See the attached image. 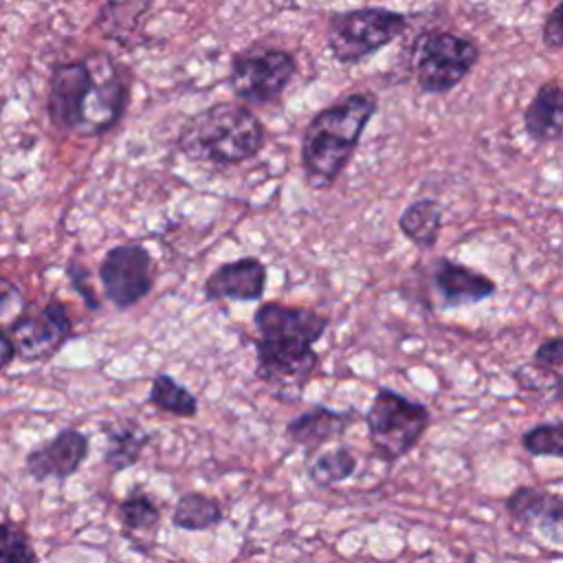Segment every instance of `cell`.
<instances>
[{"label": "cell", "mask_w": 563, "mask_h": 563, "mask_svg": "<svg viewBox=\"0 0 563 563\" xmlns=\"http://www.w3.org/2000/svg\"><path fill=\"white\" fill-rule=\"evenodd\" d=\"M330 319L314 308L264 301L253 312L255 378L275 398L295 402L303 396L319 367L314 343L325 334Z\"/></svg>", "instance_id": "cell-1"}, {"label": "cell", "mask_w": 563, "mask_h": 563, "mask_svg": "<svg viewBox=\"0 0 563 563\" xmlns=\"http://www.w3.org/2000/svg\"><path fill=\"white\" fill-rule=\"evenodd\" d=\"M125 101L128 84L108 53L53 66L46 108L62 132L101 134L119 121Z\"/></svg>", "instance_id": "cell-2"}, {"label": "cell", "mask_w": 563, "mask_h": 563, "mask_svg": "<svg viewBox=\"0 0 563 563\" xmlns=\"http://www.w3.org/2000/svg\"><path fill=\"white\" fill-rule=\"evenodd\" d=\"M376 110V95L361 90L321 108L308 121L299 150L308 187L325 189L343 174Z\"/></svg>", "instance_id": "cell-3"}, {"label": "cell", "mask_w": 563, "mask_h": 563, "mask_svg": "<svg viewBox=\"0 0 563 563\" xmlns=\"http://www.w3.org/2000/svg\"><path fill=\"white\" fill-rule=\"evenodd\" d=\"M266 141V128L253 110L235 101L213 103L191 114L178 132V150L196 163L235 165L253 158Z\"/></svg>", "instance_id": "cell-4"}, {"label": "cell", "mask_w": 563, "mask_h": 563, "mask_svg": "<svg viewBox=\"0 0 563 563\" xmlns=\"http://www.w3.org/2000/svg\"><path fill=\"white\" fill-rule=\"evenodd\" d=\"M363 422L376 457L394 464L420 442L431 424V411L420 400L389 387H378L363 413Z\"/></svg>", "instance_id": "cell-5"}, {"label": "cell", "mask_w": 563, "mask_h": 563, "mask_svg": "<svg viewBox=\"0 0 563 563\" xmlns=\"http://www.w3.org/2000/svg\"><path fill=\"white\" fill-rule=\"evenodd\" d=\"M409 26L405 13L385 7H363L339 11L328 18L325 46L345 66H354L389 46Z\"/></svg>", "instance_id": "cell-6"}, {"label": "cell", "mask_w": 563, "mask_h": 563, "mask_svg": "<svg viewBox=\"0 0 563 563\" xmlns=\"http://www.w3.org/2000/svg\"><path fill=\"white\" fill-rule=\"evenodd\" d=\"M475 40L453 31H424L411 42V70L427 95H446L460 86L479 62Z\"/></svg>", "instance_id": "cell-7"}, {"label": "cell", "mask_w": 563, "mask_h": 563, "mask_svg": "<svg viewBox=\"0 0 563 563\" xmlns=\"http://www.w3.org/2000/svg\"><path fill=\"white\" fill-rule=\"evenodd\" d=\"M297 73V59L284 48L251 46L231 62L229 86L240 101L268 106L277 101Z\"/></svg>", "instance_id": "cell-8"}, {"label": "cell", "mask_w": 563, "mask_h": 563, "mask_svg": "<svg viewBox=\"0 0 563 563\" xmlns=\"http://www.w3.org/2000/svg\"><path fill=\"white\" fill-rule=\"evenodd\" d=\"M106 297L121 310L139 303L154 284V262L141 244H119L106 253L99 266Z\"/></svg>", "instance_id": "cell-9"}, {"label": "cell", "mask_w": 563, "mask_h": 563, "mask_svg": "<svg viewBox=\"0 0 563 563\" xmlns=\"http://www.w3.org/2000/svg\"><path fill=\"white\" fill-rule=\"evenodd\" d=\"M73 334L70 317L59 301L46 303L37 314L20 317L9 328L15 356L22 361H44L53 356Z\"/></svg>", "instance_id": "cell-10"}, {"label": "cell", "mask_w": 563, "mask_h": 563, "mask_svg": "<svg viewBox=\"0 0 563 563\" xmlns=\"http://www.w3.org/2000/svg\"><path fill=\"white\" fill-rule=\"evenodd\" d=\"M427 277L438 299V306L444 310L475 306L493 297L497 290V284L488 275L477 273L449 257L433 260L429 264Z\"/></svg>", "instance_id": "cell-11"}, {"label": "cell", "mask_w": 563, "mask_h": 563, "mask_svg": "<svg viewBox=\"0 0 563 563\" xmlns=\"http://www.w3.org/2000/svg\"><path fill=\"white\" fill-rule=\"evenodd\" d=\"M506 512L523 528H534L548 543L563 548V495L517 486L504 499Z\"/></svg>", "instance_id": "cell-12"}, {"label": "cell", "mask_w": 563, "mask_h": 563, "mask_svg": "<svg viewBox=\"0 0 563 563\" xmlns=\"http://www.w3.org/2000/svg\"><path fill=\"white\" fill-rule=\"evenodd\" d=\"M358 420L354 409H330L325 405H312L286 422L284 435L290 444L301 446L306 460L314 457L319 449L343 438V433Z\"/></svg>", "instance_id": "cell-13"}, {"label": "cell", "mask_w": 563, "mask_h": 563, "mask_svg": "<svg viewBox=\"0 0 563 563\" xmlns=\"http://www.w3.org/2000/svg\"><path fill=\"white\" fill-rule=\"evenodd\" d=\"M88 455V438L77 429H64L44 444L31 449L24 457L26 473L37 479H66L79 471Z\"/></svg>", "instance_id": "cell-14"}, {"label": "cell", "mask_w": 563, "mask_h": 563, "mask_svg": "<svg viewBox=\"0 0 563 563\" xmlns=\"http://www.w3.org/2000/svg\"><path fill=\"white\" fill-rule=\"evenodd\" d=\"M268 282L266 264L257 257H240L220 264L205 279V297L209 301L231 299V301H260Z\"/></svg>", "instance_id": "cell-15"}, {"label": "cell", "mask_w": 563, "mask_h": 563, "mask_svg": "<svg viewBox=\"0 0 563 563\" xmlns=\"http://www.w3.org/2000/svg\"><path fill=\"white\" fill-rule=\"evenodd\" d=\"M523 130L537 145L563 139V81L545 79L523 110Z\"/></svg>", "instance_id": "cell-16"}, {"label": "cell", "mask_w": 563, "mask_h": 563, "mask_svg": "<svg viewBox=\"0 0 563 563\" xmlns=\"http://www.w3.org/2000/svg\"><path fill=\"white\" fill-rule=\"evenodd\" d=\"M106 433V453L103 462L112 471L130 468L141 460L143 449L150 444V433L141 429L134 420H119V422H103Z\"/></svg>", "instance_id": "cell-17"}, {"label": "cell", "mask_w": 563, "mask_h": 563, "mask_svg": "<svg viewBox=\"0 0 563 563\" xmlns=\"http://www.w3.org/2000/svg\"><path fill=\"white\" fill-rule=\"evenodd\" d=\"M400 233L420 251H431L442 231V205L433 198H418L398 218Z\"/></svg>", "instance_id": "cell-18"}, {"label": "cell", "mask_w": 563, "mask_h": 563, "mask_svg": "<svg viewBox=\"0 0 563 563\" xmlns=\"http://www.w3.org/2000/svg\"><path fill=\"white\" fill-rule=\"evenodd\" d=\"M154 0H106L99 11L97 26L108 40L119 42L121 46L132 40L139 31L143 15L152 9Z\"/></svg>", "instance_id": "cell-19"}, {"label": "cell", "mask_w": 563, "mask_h": 563, "mask_svg": "<svg viewBox=\"0 0 563 563\" xmlns=\"http://www.w3.org/2000/svg\"><path fill=\"white\" fill-rule=\"evenodd\" d=\"M224 519L222 506L202 493H185L178 497L174 512H172V523L180 530L189 532H200V530H211Z\"/></svg>", "instance_id": "cell-20"}, {"label": "cell", "mask_w": 563, "mask_h": 563, "mask_svg": "<svg viewBox=\"0 0 563 563\" xmlns=\"http://www.w3.org/2000/svg\"><path fill=\"white\" fill-rule=\"evenodd\" d=\"M358 460L347 446H334L317 453L308 460V479L317 488H332L339 482L350 479L356 473Z\"/></svg>", "instance_id": "cell-21"}, {"label": "cell", "mask_w": 563, "mask_h": 563, "mask_svg": "<svg viewBox=\"0 0 563 563\" xmlns=\"http://www.w3.org/2000/svg\"><path fill=\"white\" fill-rule=\"evenodd\" d=\"M150 402L176 418H194L198 413V398L169 374H156L150 385Z\"/></svg>", "instance_id": "cell-22"}, {"label": "cell", "mask_w": 563, "mask_h": 563, "mask_svg": "<svg viewBox=\"0 0 563 563\" xmlns=\"http://www.w3.org/2000/svg\"><path fill=\"white\" fill-rule=\"evenodd\" d=\"M512 380L521 391H532L543 400H552V398L556 400L563 389V378L552 367L537 365L534 361L515 367Z\"/></svg>", "instance_id": "cell-23"}, {"label": "cell", "mask_w": 563, "mask_h": 563, "mask_svg": "<svg viewBox=\"0 0 563 563\" xmlns=\"http://www.w3.org/2000/svg\"><path fill=\"white\" fill-rule=\"evenodd\" d=\"M521 449L532 457H559L563 460V420L539 422L521 433Z\"/></svg>", "instance_id": "cell-24"}, {"label": "cell", "mask_w": 563, "mask_h": 563, "mask_svg": "<svg viewBox=\"0 0 563 563\" xmlns=\"http://www.w3.org/2000/svg\"><path fill=\"white\" fill-rule=\"evenodd\" d=\"M119 519L125 532H152L161 521V510L147 495H130L119 504Z\"/></svg>", "instance_id": "cell-25"}, {"label": "cell", "mask_w": 563, "mask_h": 563, "mask_svg": "<svg viewBox=\"0 0 563 563\" xmlns=\"http://www.w3.org/2000/svg\"><path fill=\"white\" fill-rule=\"evenodd\" d=\"M0 563H37V552L22 526L0 523Z\"/></svg>", "instance_id": "cell-26"}, {"label": "cell", "mask_w": 563, "mask_h": 563, "mask_svg": "<svg viewBox=\"0 0 563 563\" xmlns=\"http://www.w3.org/2000/svg\"><path fill=\"white\" fill-rule=\"evenodd\" d=\"M541 42L550 51L563 48V0L548 13L541 29Z\"/></svg>", "instance_id": "cell-27"}, {"label": "cell", "mask_w": 563, "mask_h": 563, "mask_svg": "<svg viewBox=\"0 0 563 563\" xmlns=\"http://www.w3.org/2000/svg\"><path fill=\"white\" fill-rule=\"evenodd\" d=\"M532 361L543 367H563V336H550L537 345Z\"/></svg>", "instance_id": "cell-28"}, {"label": "cell", "mask_w": 563, "mask_h": 563, "mask_svg": "<svg viewBox=\"0 0 563 563\" xmlns=\"http://www.w3.org/2000/svg\"><path fill=\"white\" fill-rule=\"evenodd\" d=\"M22 306V295L13 286H7V290L0 292V325L11 328L20 319Z\"/></svg>", "instance_id": "cell-29"}, {"label": "cell", "mask_w": 563, "mask_h": 563, "mask_svg": "<svg viewBox=\"0 0 563 563\" xmlns=\"http://www.w3.org/2000/svg\"><path fill=\"white\" fill-rule=\"evenodd\" d=\"M86 271L77 264V262H70L68 264V279L73 282V286H75V290L84 297V301L92 308V310H97L99 308V301H97V297H95V292H92V288H90V284L86 286L84 284V279H86Z\"/></svg>", "instance_id": "cell-30"}, {"label": "cell", "mask_w": 563, "mask_h": 563, "mask_svg": "<svg viewBox=\"0 0 563 563\" xmlns=\"http://www.w3.org/2000/svg\"><path fill=\"white\" fill-rule=\"evenodd\" d=\"M15 358V347H13V341L9 339L7 332L0 330V372L11 365V361Z\"/></svg>", "instance_id": "cell-31"}]
</instances>
